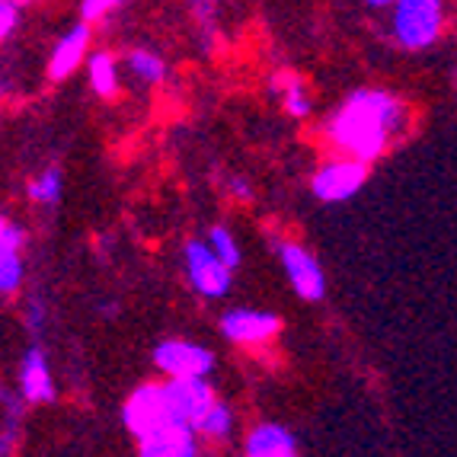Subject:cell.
Instances as JSON below:
<instances>
[{
    "instance_id": "cell-16",
    "label": "cell",
    "mask_w": 457,
    "mask_h": 457,
    "mask_svg": "<svg viewBox=\"0 0 457 457\" xmlns=\"http://www.w3.org/2000/svg\"><path fill=\"white\" fill-rule=\"evenodd\" d=\"M275 90L282 99V109L291 119H307L313 112V93L307 90L304 80H297L295 74H278L275 77Z\"/></svg>"
},
{
    "instance_id": "cell-6",
    "label": "cell",
    "mask_w": 457,
    "mask_h": 457,
    "mask_svg": "<svg viewBox=\"0 0 457 457\" xmlns=\"http://www.w3.org/2000/svg\"><path fill=\"white\" fill-rule=\"evenodd\" d=\"M212 400L214 390L208 378H163L161 381V403L167 422L195 428V422L212 406Z\"/></svg>"
},
{
    "instance_id": "cell-4",
    "label": "cell",
    "mask_w": 457,
    "mask_h": 457,
    "mask_svg": "<svg viewBox=\"0 0 457 457\" xmlns=\"http://www.w3.org/2000/svg\"><path fill=\"white\" fill-rule=\"evenodd\" d=\"M183 269L186 278H189L192 291L208 301H221V297L230 295L234 288V269L224 266L218 256L212 253V246L205 240H186L183 246Z\"/></svg>"
},
{
    "instance_id": "cell-22",
    "label": "cell",
    "mask_w": 457,
    "mask_h": 457,
    "mask_svg": "<svg viewBox=\"0 0 457 457\" xmlns=\"http://www.w3.org/2000/svg\"><path fill=\"white\" fill-rule=\"evenodd\" d=\"M361 4H365L368 10H390L394 0H361Z\"/></svg>"
},
{
    "instance_id": "cell-15",
    "label": "cell",
    "mask_w": 457,
    "mask_h": 457,
    "mask_svg": "<svg viewBox=\"0 0 457 457\" xmlns=\"http://www.w3.org/2000/svg\"><path fill=\"white\" fill-rule=\"evenodd\" d=\"M122 68H125V74L141 87H161L163 77H167V62H163L157 52H151V48H135V52H129Z\"/></svg>"
},
{
    "instance_id": "cell-18",
    "label": "cell",
    "mask_w": 457,
    "mask_h": 457,
    "mask_svg": "<svg viewBox=\"0 0 457 457\" xmlns=\"http://www.w3.org/2000/svg\"><path fill=\"white\" fill-rule=\"evenodd\" d=\"M205 244L212 246V253L228 269H234V272L240 269V262H244V250H240V240H237L230 228H224V224H214V228H208Z\"/></svg>"
},
{
    "instance_id": "cell-5",
    "label": "cell",
    "mask_w": 457,
    "mask_h": 457,
    "mask_svg": "<svg viewBox=\"0 0 457 457\" xmlns=\"http://www.w3.org/2000/svg\"><path fill=\"white\" fill-rule=\"evenodd\" d=\"M368 167H371V163L345 157V154L327 161L311 176L313 198H317V202H327V205H339V202L355 198L361 192V186L368 183Z\"/></svg>"
},
{
    "instance_id": "cell-9",
    "label": "cell",
    "mask_w": 457,
    "mask_h": 457,
    "mask_svg": "<svg viewBox=\"0 0 457 457\" xmlns=\"http://www.w3.org/2000/svg\"><path fill=\"white\" fill-rule=\"evenodd\" d=\"M137 454L145 457H198L202 438L192 426H163L137 442Z\"/></svg>"
},
{
    "instance_id": "cell-13",
    "label": "cell",
    "mask_w": 457,
    "mask_h": 457,
    "mask_svg": "<svg viewBox=\"0 0 457 457\" xmlns=\"http://www.w3.org/2000/svg\"><path fill=\"white\" fill-rule=\"evenodd\" d=\"M23 396L29 403H48V400H54L52 371H48L46 355L38 349H29L23 359Z\"/></svg>"
},
{
    "instance_id": "cell-1",
    "label": "cell",
    "mask_w": 457,
    "mask_h": 457,
    "mask_svg": "<svg viewBox=\"0 0 457 457\" xmlns=\"http://www.w3.org/2000/svg\"><path fill=\"white\" fill-rule=\"evenodd\" d=\"M412 112L403 99L381 87H361L327 119V141L345 157L374 163L410 131Z\"/></svg>"
},
{
    "instance_id": "cell-21",
    "label": "cell",
    "mask_w": 457,
    "mask_h": 457,
    "mask_svg": "<svg viewBox=\"0 0 457 457\" xmlns=\"http://www.w3.org/2000/svg\"><path fill=\"white\" fill-rule=\"evenodd\" d=\"M228 189H230V195H237L240 202H250V198H253L250 183H246V179H240V176H234V179H230Z\"/></svg>"
},
{
    "instance_id": "cell-19",
    "label": "cell",
    "mask_w": 457,
    "mask_h": 457,
    "mask_svg": "<svg viewBox=\"0 0 457 457\" xmlns=\"http://www.w3.org/2000/svg\"><path fill=\"white\" fill-rule=\"evenodd\" d=\"M62 195H64V176H62V170H58V167H52V170H46L42 176H36V179H32V186H29V198L36 202V205L52 208V205H58V202H62Z\"/></svg>"
},
{
    "instance_id": "cell-3",
    "label": "cell",
    "mask_w": 457,
    "mask_h": 457,
    "mask_svg": "<svg viewBox=\"0 0 457 457\" xmlns=\"http://www.w3.org/2000/svg\"><path fill=\"white\" fill-rule=\"evenodd\" d=\"M275 256H278V266H282L291 291L301 301L313 304V301L327 297V272H323L320 260L307 246H301L297 240H288V237H278L275 240Z\"/></svg>"
},
{
    "instance_id": "cell-17",
    "label": "cell",
    "mask_w": 457,
    "mask_h": 457,
    "mask_svg": "<svg viewBox=\"0 0 457 457\" xmlns=\"http://www.w3.org/2000/svg\"><path fill=\"white\" fill-rule=\"evenodd\" d=\"M122 84V68L115 62V54L109 52H96L90 54V87L99 96H115Z\"/></svg>"
},
{
    "instance_id": "cell-20",
    "label": "cell",
    "mask_w": 457,
    "mask_h": 457,
    "mask_svg": "<svg viewBox=\"0 0 457 457\" xmlns=\"http://www.w3.org/2000/svg\"><path fill=\"white\" fill-rule=\"evenodd\" d=\"M119 4H125V0H84V7H80V13H84L87 20H96V16L109 13V10H115Z\"/></svg>"
},
{
    "instance_id": "cell-7",
    "label": "cell",
    "mask_w": 457,
    "mask_h": 457,
    "mask_svg": "<svg viewBox=\"0 0 457 457\" xmlns=\"http://www.w3.org/2000/svg\"><path fill=\"white\" fill-rule=\"evenodd\" d=\"M154 368L163 378H208L214 371V352L192 339H163L151 352Z\"/></svg>"
},
{
    "instance_id": "cell-11",
    "label": "cell",
    "mask_w": 457,
    "mask_h": 457,
    "mask_svg": "<svg viewBox=\"0 0 457 457\" xmlns=\"http://www.w3.org/2000/svg\"><path fill=\"white\" fill-rule=\"evenodd\" d=\"M20 244H23L20 228H13V224H7L4 218H0V291H4V295L16 291L26 278Z\"/></svg>"
},
{
    "instance_id": "cell-10",
    "label": "cell",
    "mask_w": 457,
    "mask_h": 457,
    "mask_svg": "<svg viewBox=\"0 0 457 457\" xmlns=\"http://www.w3.org/2000/svg\"><path fill=\"white\" fill-rule=\"evenodd\" d=\"M246 457H295L297 454V435L288 426L278 422H260L253 426L244 438Z\"/></svg>"
},
{
    "instance_id": "cell-14",
    "label": "cell",
    "mask_w": 457,
    "mask_h": 457,
    "mask_svg": "<svg viewBox=\"0 0 457 457\" xmlns=\"http://www.w3.org/2000/svg\"><path fill=\"white\" fill-rule=\"evenodd\" d=\"M234 428H237V416L224 400L214 396L212 406L202 412V420L195 422V432L202 442H214V445H228L234 438Z\"/></svg>"
},
{
    "instance_id": "cell-2",
    "label": "cell",
    "mask_w": 457,
    "mask_h": 457,
    "mask_svg": "<svg viewBox=\"0 0 457 457\" xmlns=\"http://www.w3.org/2000/svg\"><path fill=\"white\" fill-rule=\"evenodd\" d=\"M445 0H394L390 38L403 52H428L445 32Z\"/></svg>"
},
{
    "instance_id": "cell-12",
    "label": "cell",
    "mask_w": 457,
    "mask_h": 457,
    "mask_svg": "<svg viewBox=\"0 0 457 457\" xmlns=\"http://www.w3.org/2000/svg\"><path fill=\"white\" fill-rule=\"evenodd\" d=\"M87 48H90V26L77 23L74 29H68L58 38V46H54V52H52V64H48V74H52L54 80L68 77L71 71L87 58Z\"/></svg>"
},
{
    "instance_id": "cell-8",
    "label": "cell",
    "mask_w": 457,
    "mask_h": 457,
    "mask_svg": "<svg viewBox=\"0 0 457 457\" xmlns=\"http://www.w3.org/2000/svg\"><path fill=\"white\" fill-rule=\"evenodd\" d=\"M218 329L234 345H262L278 336L282 320H278V313L260 311V307H230L221 313Z\"/></svg>"
}]
</instances>
